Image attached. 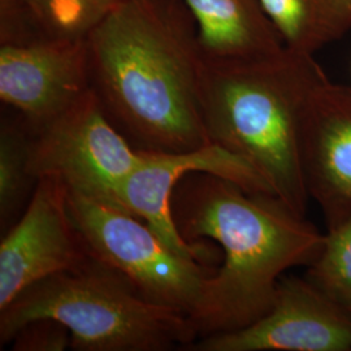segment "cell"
<instances>
[{
	"label": "cell",
	"instance_id": "12",
	"mask_svg": "<svg viewBox=\"0 0 351 351\" xmlns=\"http://www.w3.org/2000/svg\"><path fill=\"white\" fill-rule=\"evenodd\" d=\"M185 3L198 26L204 58H252L285 47L261 0H185Z\"/></svg>",
	"mask_w": 351,
	"mask_h": 351
},
{
	"label": "cell",
	"instance_id": "11",
	"mask_svg": "<svg viewBox=\"0 0 351 351\" xmlns=\"http://www.w3.org/2000/svg\"><path fill=\"white\" fill-rule=\"evenodd\" d=\"M302 165L310 199L326 230L351 217V88L323 82L313 95L302 132Z\"/></svg>",
	"mask_w": 351,
	"mask_h": 351
},
{
	"label": "cell",
	"instance_id": "8",
	"mask_svg": "<svg viewBox=\"0 0 351 351\" xmlns=\"http://www.w3.org/2000/svg\"><path fill=\"white\" fill-rule=\"evenodd\" d=\"M68 199L62 181L39 178L25 211L1 234L0 310L38 281L93 259L72 220Z\"/></svg>",
	"mask_w": 351,
	"mask_h": 351
},
{
	"label": "cell",
	"instance_id": "4",
	"mask_svg": "<svg viewBox=\"0 0 351 351\" xmlns=\"http://www.w3.org/2000/svg\"><path fill=\"white\" fill-rule=\"evenodd\" d=\"M52 317L71 330L78 351L186 350L197 335L186 315L139 297L124 277L93 258L43 278L0 310V345L27 322Z\"/></svg>",
	"mask_w": 351,
	"mask_h": 351
},
{
	"label": "cell",
	"instance_id": "9",
	"mask_svg": "<svg viewBox=\"0 0 351 351\" xmlns=\"http://www.w3.org/2000/svg\"><path fill=\"white\" fill-rule=\"evenodd\" d=\"M189 351H351V316L306 277H281L274 306L246 328L194 341Z\"/></svg>",
	"mask_w": 351,
	"mask_h": 351
},
{
	"label": "cell",
	"instance_id": "3",
	"mask_svg": "<svg viewBox=\"0 0 351 351\" xmlns=\"http://www.w3.org/2000/svg\"><path fill=\"white\" fill-rule=\"evenodd\" d=\"M328 80L314 55L274 53L202 59V120L211 143L242 158L278 199L301 216L310 201L302 132L316 88Z\"/></svg>",
	"mask_w": 351,
	"mask_h": 351
},
{
	"label": "cell",
	"instance_id": "10",
	"mask_svg": "<svg viewBox=\"0 0 351 351\" xmlns=\"http://www.w3.org/2000/svg\"><path fill=\"white\" fill-rule=\"evenodd\" d=\"M90 88L86 37L0 45V99L32 130L65 112Z\"/></svg>",
	"mask_w": 351,
	"mask_h": 351
},
{
	"label": "cell",
	"instance_id": "14",
	"mask_svg": "<svg viewBox=\"0 0 351 351\" xmlns=\"http://www.w3.org/2000/svg\"><path fill=\"white\" fill-rule=\"evenodd\" d=\"M32 129L24 117L1 116L0 123V230L4 234L20 219L38 180L29 167Z\"/></svg>",
	"mask_w": 351,
	"mask_h": 351
},
{
	"label": "cell",
	"instance_id": "1",
	"mask_svg": "<svg viewBox=\"0 0 351 351\" xmlns=\"http://www.w3.org/2000/svg\"><path fill=\"white\" fill-rule=\"evenodd\" d=\"M91 88L138 150L208 145L198 26L185 0H125L86 34Z\"/></svg>",
	"mask_w": 351,
	"mask_h": 351
},
{
	"label": "cell",
	"instance_id": "17",
	"mask_svg": "<svg viewBox=\"0 0 351 351\" xmlns=\"http://www.w3.org/2000/svg\"><path fill=\"white\" fill-rule=\"evenodd\" d=\"M13 351H64L72 346L71 330L52 317H38L13 336Z\"/></svg>",
	"mask_w": 351,
	"mask_h": 351
},
{
	"label": "cell",
	"instance_id": "2",
	"mask_svg": "<svg viewBox=\"0 0 351 351\" xmlns=\"http://www.w3.org/2000/svg\"><path fill=\"white\" fill-rule=\"evenodd\" d=\"M171 208L188 243L221 247V264L189 316L197 339L259 320L274 306L284 272L313 263L326 237L275 195L249 193L206 172L180 178Z\"/></svg>",
	"mask_w": 351,
	"mask_h": 351
},
{
	"label": "cell",
	"instance_id": "13",
	"mask_svg": "<svg viewBox=\"0 0 351 351\" xmlns=\"http://www.w3.org/2000/svg\"><path fill=\"white\" fill-rule=\"evenodd\" d=\"M287 49L314 55L351 32V0H261Z\"/></svg>",
	"mask_w": 351,
	"mask_h": 351
},
{
	"label": "cell",
	"instance_id": "5",
	"mask_svg": "<svg viewBox=\"0 0 351 351\" xmlns=\"http://www.w3.org/2000/svg\"><path fill=\"white\" fill-rule=\"evenodd\" d=\"M69 213L91 256L125 278L139 297L190 316L219 265L178 255L123 210L69 194Z\"/></svg>",
	"mask_w": 351,
	"mask_h": 351
},
{
	"label": "cell",
	"instance_id": "15",
	"mask_svg": "<svg viewBox=\"0 0 351 351\" xmlns=\"http://www.w3.org/2000/svg\"><path fill=\"white\" fill-rule=\"evenodd\" d=\"M46 36L84 38L125 0H12Z\"/></svg>",
	"mask_w": 351,
	"mask_h": 351
},
{
	"label": "cell",
	"instance_id": "6",
	"mask_svg": "<svg viewBox=\"0 0 351 351\" xmlns=\"http://www.w3.org/2000/svg\"><path fill=\"white\" fill-rule=\"evenodd\" d=\"M141 160L142 152L114 126L93 88L32 130L29 167L37 180L56 178L69 194L123 211L121 189Z\"/></svg>",
	"mask_w": 351,
	"mask_h": 351
},
{
	"label": "cell",
	"instance_id": "7",
	"mask_svg": "<svg viewBox=\"0 0 351 351\" xmlns=\"http://www.w3.org/2000/svg\"><path fill=\"white\" fill-rule=\"evenodd\" d=\"M141 152V163L126 178L120 193L123 208L143 220L167 247L202 263L219 265L221 251L210 242L190 245L181 237L171 208L172 193L181 177L206 172L233 181L249 193L275 195L250 164L216 143L210 142L195 150Z\"/></svg>",
	"mask_w": 351,
	"mask_h": 351
},
{
	"label": "cell",
	"instance_id": "16",
	"mask_svg": "<svg viewBox=\"0 0 351 351\" xmlns=\"http://www.w3.org/2000/svg\"><path fill=\"white\" fill-rule=\"evenodd\" d=\"M304 277L351 316V217L326 230L323 247Z\"/></svg>",
	"mask_w": 351,
	"mask_h": 351
}]
</instances>
